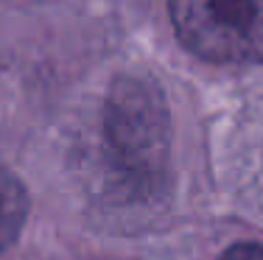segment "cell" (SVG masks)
Listing matches in <instances>:
<instances>
[{
    "label": "cell",
    "mask_w": 263,
    "mask_h": 260,
    "mask_svg": "<svg viewBox=\"0 0 263 260\" xmlns=\"http://www.w3.org/2000/svg\"><path fill=\"white\" fill-rule=\"evenodd\" d=\"M187 53L218 65H263V0H168Z\"/></svg>",
    "instance_id": "6da1fadb"
},
{
    "label": "cell",
    "mask_w": 263,
    "mask_h": 260,
    "mask_svg": "<svg viewBox=\"0 0 263 260\" xmlns=\"http://www.w3.org/2000/svg\"><path fill=\"white\" fill-rule=\"evenodd\" d=\"M165 107L157 90L140 82H123L106 107V140L112 143L121 171L132 179L152 182L165 154Z\"/></svg>",
    "instance_id": "7a4b0ae2"
},
{
    "label": "cell",
    "mask_w": 263,
    "mask_h": 260,
    "mask_svg": "<svg viewBox=\"0 0 263 260\" xmlns=\"http://www.w3.org/2000/svg\"><path fill=\"white\" fill-rule=\"evenodd\" d=\"M28 193L9 168L0 165V255L17 244L28 221Z\"/></svg>",
    "instance_id": "3957f363"
},
{
    "label": "cell",
    "mask_w": 263,
    "mask_h": 260,
    "mask_svg": "<svg viewBox=\"0 0 263 260\" xmlns=\"http://www.w3.org/2000/svg\"><path fill=\"white\" fill-rule=\"evenodd\" d=\"M218 260H263V241H247V244L230 246Z\"/></svg>",
    "instance_id": "277c9868"
}]
</instances>
